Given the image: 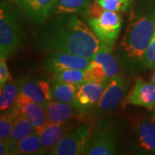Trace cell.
<instances>
[{
    "label": "cell",
    "instance_id": "21",
    "mask_svg": "<svg viewBox=\"0 0 155 155\" xmlns=\"http://www.w3.org/2000/svg\"><path fill=\"white\" fill-rule=\"evenodd\" d=\"M35 131V128L33 126V124L29 122L28 118H26L20 113L19 116H17L14 127L12 128L11 135L7 140L12 146H14L15 144H17L18 141L27 137L28 135L34 133Z\"/></svg>",
    "mask_w": 155,
    "mask_h": 155
},
{
    "label": "cell",
    "instance_id": "13",
    "mask_svg": "<svg viewBox=\"0 0 155 155\" xmlns=\"http://www.w3.org/2000/svg\"><path fill=\"white\" fill-rule=\"evenodd\" d=\"M15 106L22 116L28 118L35 130H39L48 122L44 106L35 103L22 92L18 95Z\"/></svg>",
    "mask_w": 155,
    "mask_h": 155
},
{
    "label": "cell",
    "instance_id": "5",
    "mask_svg": "<svg viewBox=\"0 0 155 155\" xmlns=\"http://www.w3.org/2000/svg\"><path fill=\"white\" fill-rule=\"evenodd\" d=\"M119 139V127L114 120L100 121L91 135L87 155L116 154Z\"/></svg>",
    "mask_w": 155,
    "mask_h": 155
},
{
    "label": "cell",
    "instance_id": "4",
    "mask_svg": "<svg viewBox=\"0 0 155 155\" xmlns=\"http://www.w3.org/2000/svg\"><path fill=\"white\" fill-rule=\"evenodd\" d=\"M23 41V30L14 7L7 2L0 5V58H9Z\"/></svg>",
    "mask_w": 155,
    "mask_h": 155
},
{
    "label": "cell",
    "instance_id": "19",
    "mask_svg": "<svg viewBox=\"0 0 155 155\" xmlns=\"http://www.w3.org/2000/svg\"><path fill=\"white\" fill-rule=\"evenodd\" d=\"M23 80L22 78H16L6 84L3 90H1L0 97V111L8 110L14 107L18 95L21 93Z\"/></svg>",
    "mask_w": 155,
    "mask_h": 155
},
{
    "label": "cell",
    "instance_id": "31",
    "mask_svg": "<svg viewBox=\"0 0 155 155\" xmlns=\"http://www.w3.org/2000/svg\"><path fill=\"white\" fill-rule=\"evenodd\" d=\"M152 120L155 122V108L153 110V115H152Z\"/></svg>",
    "mask_w": 155,
    "mask_h": 155
},
{
    "label": "cell",
    "instance_id": "30",
    "mask_svg": "<svg viewBox=\"0 0 155 155\" xmlns=\"http://www.w3.org/2000/svg\"><path fill=\"white\" fill-rule=\"evenodd\" d=\"M151 82L153 84L155 85V70L154 72H153V75H152V79H151Z\"/></svg>",
    "mask_w": 155,
    "mask_h": 155
},
{
    "label": "cell",
    "instance_id": "28",
    "mask_svg": "<svg viewBox=\"0 0 155 155\" xmlns=\"http://www.w3.org/2000/svg\"><path fill=\"white\" fill-rule=\"evenodd\" d=\"M6 58H0V89L3 90L6 84L11 81L9 68L6 64Z\"/></svg>",
    "mask_w": 155,
    "mask_h": 155
},
{
    "label": "cell",
    "instance_id": "18",
    "mask_svg": "<svg viewBox=\"0 0 155 155\" xmlns=\"http://www.w3.org/2000/svg\"><path fill=\"white\" fill-rule=\"evenodd\" d=\"M80 85L64 83L53 80L51 84V98L52 101L62 102L74 104L76 94Z\"/></svg>",
    "mask_w": 155,
    "mask_h": 155
},
{
    "label": "cell",
    "instance_id": "22",
    "mask_svg": "<svg viewBox=\"0 0 155 155\" xmlns=\"http://www.w3.org/2000/svg\"><path fill=\"white\" fill-rule=\"evenodd\" d=\"M111 51H112V48H103V49L99 50L91 58L92 61H97L103 65L109 78L116 76L119 72V67H118L117 61L115 58V56L112 55Z\"/></svg>",
    "mask_w": 155,
    "mask_h": 155
},
{
    "label": "cell",
    "instance_id": "6",
    "mask_svg": "<svg viewBox=\"0 0 155 155\" xmlns=\"http://www.w3.org/2000/svg\"><path fill=\"white\" fill-rule=\"evenodd\" d=\"M91 127L88 122H81L65 137L61 139L49 154L83 155L88 153L91 140Z\"/></svg>",
    "mask_w": 155,
    "mask_h": 155
},
{
    "label": "cell",
    "instance_id": "17",
    "mask_svg": "<svg viewBox=\"0 0 155 155\" xmlns=\"http://www.w3.org/2000/svg\"><path fill=\"white\" fill-rule=\"evenodd\" d=\"M44 154L41 141L38 133H34L23 138L12 147V155Z\"/></svg>",
    "mask_w": 155,
    "mask_h": 155
},
{
    "label": "cell",
    "instance_id": "11",
    "mask_svg": "<svg viewBox=\"0 0 155 155\" xmlns=\"http://www.w3.org/2000/svg\"><path fill=\"white\" fill-rule=\"evenodd\" d=\"M57 0H14L34 24H43L54 10Z\"/></svg>",
    "mask_w": 155,
    "mask_h": 155
},
{
    "label": "cell",
    "instance_id": "9",
    "mask_svg": "<svg viewBox=\"0 0 155 155\" xmlns=\"http://www.w3.org/2000/svg\"><path fill=\"white\" fill-rule=\"evenodd\" d=\"M122 104L124 105L140 106L153 110L155 108V85L143 78H137Z\"/></svg>",
    "mask_w": 155,
    "mask_h": 155
},
{
    "label": "cell",
    "instance_id": "2",
    "mask_svg": "<svg viewBox=\"0 0 155 155\" xmlns=\"http://www.w3.org/2000/svg\"><path fill=\"white\" fill-rule=\"evenodd\" d=\"M155 31V12L134 18L122 38V49L128 59L141 61Z\"/></svg>",
    "mask_w": 155,
    "mask_h": 155
},
{
    "label": "cell",
    "instance_id": "24",
    "mask_svg": "<svg viewBox=\"0 0 155 155\" xmlns=\"http://www.w3.org/2000/svg\"><path fill=\"white\" fill-rule=\"evenodd\" d=\"M53 80L72 84L75 85H81L85 82V70L66 69L54 73Z\"/></svg>",
    "mask_w": 155,
    "mask_h": 155
},
{
    "label": "cell",
    "instance_id": "25",
    "mask_svg": "<svg viewBox=\"0 0 155 155\" xmlns=\"http://www.w3.org/2000/svg\"><path fill=\"white\" fill-rule=\"evenodd\" d=\"M105 69L97 61L91 60L87 68L85 69V82H96L102 83L109 80Z\"/></svg>",
    "mask_w": 155,
    "mask_h": 155
},
{
    "label": "cell",
    "instance_id": "1",
    "mask_svg": "<svg viewBox=\"0 0 155 155\" xmlns=\"http://www.w3.org/2000/svg\"><path fill=\"white\" fill-rule=\"evenodd\" d=\"M35 37L37 49L45 53L65 52L91 59L99 50L112 48L75 15H61L40 28Z\"/></svg>",
    "mask_w": 155,
    "mask_h": 155
},
{
    "label": "cell",
    "instance_id": "12",
    "mask_svg": "<svg viewBox=\"0 0 155 155\" xmlns=\"http://www.w3.org/2000/svg\"><path fill=\"white\" fill-rule=\"evenodd\" d=\"M74 124L75 122L72 121L61 123L48 122L39 130H35L41 139L44 154L49 153L61 139L71 132Z\"/></svg>",
    "mask_w": 155,
    "mask_h": 155
},
{
    "label": "cell",
    "instance_id": "14",
    "mask_svg": "<svg viewBox=\"0 0 155 155\" xmlns=\"http://www.w3.org/2000/svg\"><path fill=\"white\" fill-rule=\"evenodd\" d=\"M134 152L141 154L155 153V122L142 119L139 122L134 143Z\"/></svg>",
    "mask_w": 155,
    "mask_h": 155
},
{
    "label": "cell",
    "instance_id": "7",
    "mask_svg": "<svg viewBox=\"0 0 155 155\" xmlns=\"http://www.w3.org/2000/svg\"><path fill=\"white\" fill-rule=\"evenodd\" d=\"M128 84L123 78L116 75L111 78L103 93L97 105L94 108L95 113L101 115L116 109L122 104L125 98Z\"/></svg>",
    "mask_w": 155,
    "mask_h": 155
},
{
    "label": "cell",
    "instance_id": "20",
    "mask_svg": "<svg viewBox=\"0 0 155 155\" xmlns=\"http://www.w3.org/2000/svg\"><path fill=\"white\" fill-rule=\"evenodd\" d=\"M90 5V0H57L53 12L59 16L85 14Z\"/></svg>",
    "mask_w": 155,
    "mask_h": 155
},
{
    "label": "cell",
    "instance_id": "3",
    "mask_svg": "<svg viewBox=\"0 0 155 155\" xmlns=\"http://www.w3.org/2000/svg\"><path fill=\"white\" fill-rule=\"evenodd\" d=\"M85 14L89 27L104 44L112 48L122 29V15L104 9L96 2L89 5Z\"/></svg>",
    "mask_w": 155,
    "mask_h": 155
},
{
    "label": "cell",
    "instance_id": "16",
    "mask_svg": "<svg viewBox=\"0 0 155 155\" xmlns=\"http://www.w3.org/2000/svg\"><path fill=\"white\" fill-rule=\"evenodd\" d=\"M21 92L27 95L35 103L47 105L51 98V84L46 80H27L23 81Z\"/></svg>",
    "mask_w": 155,
    "mask_h": 155
},
{
    "label": "cell",
    "instance_id": "32",
    "mask_svg": "<svg viewBox=\"0 0 155 155\" xmlns=\"http://www.w3.org/2000/svg\"><path fill=\"white\" fill-rule=\"evenodd\" d=\"M154 32H155V31H154Z\"/></svg>",
    "mask_w": 155,
    "mask_h": 155
},
{
    "label": "cell",
    "instance_id": "23",
    "mask_svg": "<svg viewBox=\"0 0 155 155\" xmlns=\"http://www.w3.org/2000/svg\"><path fill=\"white\" fill-rule=\"evenodd\" d=\"M20 112L14 105L8 110L1 112L0 116V140H7L11 135L12 128Z\"/></svg>",
    "mask_w": 155,
    "mask_h": 155
},
{
    "label": "cell",
    "instance_id": "27",
    "mask_svg": "<svg viewBox=\"0 0 155 155\" xmlns=\"http://www.w3.org/2000/svg\"><path fill=\"white\" fill-rule=\"evenodd\" d=\"M141 63L147 68H155V32L145 52Z\"/></svg>",
    "mask_w": 155,
    "mask_h": 155
},
{
    "label": "cell",
    "instance_id": "26",
    "mask_svg": "<svg viewBox=\"0 0 155 155\" xmlns=\"http://www.w3.org/2000/svg\"><path fill=\"white\" fill-rule=\"evenodd\" d=\"M133 0H96L95 2L102 8L116 12H124L128 9Z\"/></svg>",
    "mask_w": 155,
    "mask_h": 155
},
{
    "label": "cell",
    "instance_id": "15",
    "mask_svg": "<svg viewBox=\"0 0 155 155\" xmlns=\"http://www.w3.org/2000/svg\"><path fill=\"white\" fill-rule=\"evenodd\" d=\"M45 110L48 122L54 123L72 121V119L79 116L81 113L74 104L57 101H50L45 106Z\"/></svg>",
    "mask_w": 155,
    "mask_h": 155
},
{
    "label": "cell",
    "instance_id": "8",
    "mask_svg": "<svg viewBox=\"0 0 155 155\" xmlns=\"http://www.w3.org/2000/svg\"><path fill=\"white\" fill-rule=\"evenodd\" d=\"M90 58L73 54L65 52L48 53L43 61V67L46 71L56 73L66 69L85 70L91 62Z\"/></svg>",
    "mask_w": 155,
    "mask_h": 155
},
{
    "label": "cell",
    "instance_id": "29",
    "mask_svg": "<svg viewBox=\"0 0 155 155\" xmlns=\"http://www.w3.org/2000/svg\"><path fill=\"white\" fill-rule=\"evenodd\" d=\"M12 147L13 146L5 140H0V154L12 155Z\"/></svg>",
    "mask_w": 155,
    "mask_h": 155
},
{
    "label": "cell",
    "instance_id": "10",
    "mask_svg": "<svg viewBox=\"0 0 155 155\" xmlns=\"http://www.w3.org/2000/svg\"><path fill=\"white\" fill-rule=\"evenodd\" d=\"M109 80L102 83L84 82L78 90L74 105L80 112H86L89 110L94 109L103 96Z\"/></svg>",
    "mask_w": 155,
    "mask_h": 155
}]
</instances>
